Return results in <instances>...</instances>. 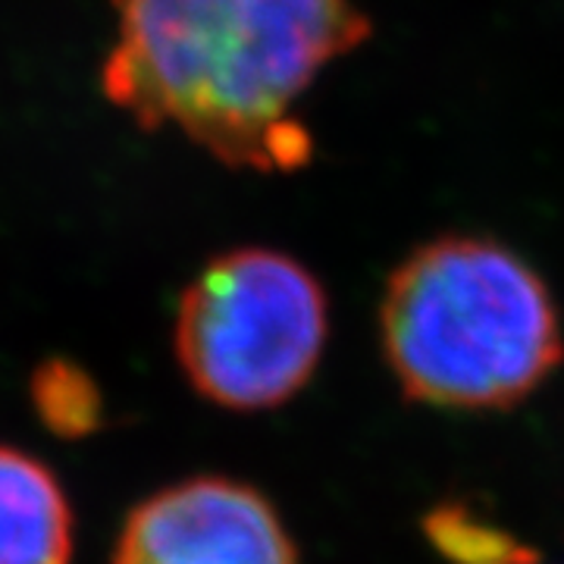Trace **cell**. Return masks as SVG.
<instances>
[{
    "instance_id": "7a4b0ae2",
    "label": "cell",
    "mask_w": 564,
    "mask_h": 564,
    "mask_svg": "<svg viewBox=\"0 0 564 564\" xmlns=\"http://www.w3.org/2000/svg\"><path fill=\"white\" fill-rule=\"evenodd\" d=\"M380 343L408 402L458 414L511 411L564 361L562 314L543 276L477 236L433 239L395 267Z\"/></svg>"
},
{
    "instance_id": "8992f818",
    "label": "cell",
    "mask_w": 564,
    "mask_h": 564,
    "mask_svg": "<svg viewBox=\"0 0 564 564\" xmlns=\"http://www.w3.org/2000/svg\"><path fill=\"white\" fill-rule=\"evenodd\" d=\"M423 536L448 564H540V552L477 505L443 499L423 514Z\"/></svg>"
},
{
    "instance_id": "277c9868",
    "label": "cell",
    "mask_w": 564,
    "mask_h": 564,
    "mask_svg": "<svg viewBox=\"0 0 564 564\" xmlns=\"http://www.w3.org/2000/svg\"><path fill=\"white\" fill-rule=\"evenodd\" d=\"M110 564H299V549L254 486L195 477L129 511Z\"/></svg>"
},
{
    "instance_id": "5b68a950",
    "label": "cell",
    "mask_w": 564,
    "mask_h": 564,
    "mask_svg": "<svg viewBox=\"0 0 564 564\" xmlns=\"http://www.w3.org/2000/svg\"><path fill=\"white\" fill-rule=\"evenodd\" d=\"M73 562V511L54 470L0 445V564Z\"/></svg>"
},
{
    "instance_id": "52a82bcc",
    "label": "cell",
    "mask_w": 564,
    "mask_h": 564,
    "mask_svg": "<svg viewBox=\"0 0 564 564\" xmlns=\"http://www.w3.org/2000/svg\"><path fill=\"white\" fill-rule=\"evenodd\" d=\"M29 399L39 421L61 440H85L104 423V399L98 383L66 358H47L32 370Z\"/></svg>"
},
{
    "instance_id": "6da1fadb",
    "label": "cell",
    "mask_w": 564,
    "mask_h": 564,
    "mask_svg": "<svg viewBox=\"0 0 564 564\" xmlns=\"http://www.w3.org/2000/svg\"><path fill=\"white\" fill-rule=\"evenodd\" d=\"M104 95L141 129H176L226 166L311 158L292 104L370 22L351 0H113Z\"/></svg>"
},
{
    "instance_id": "3957f363",
    "label": "cell",
    "mask_w": 564,
    "mask_h": 564,
    "mask_svg": "<svg viewBox=\"0 0 564 564\" xmlns=\"http://www.w3.org/2000/svg\"><path fill=\"white\" fill-rule=\"evenodd\" d=\"M326 333V292L304 263L270 248H239L188 282L173 343L182 373L207 402L267 411L307 386Z\"/></svg>"
}]
</instances>
